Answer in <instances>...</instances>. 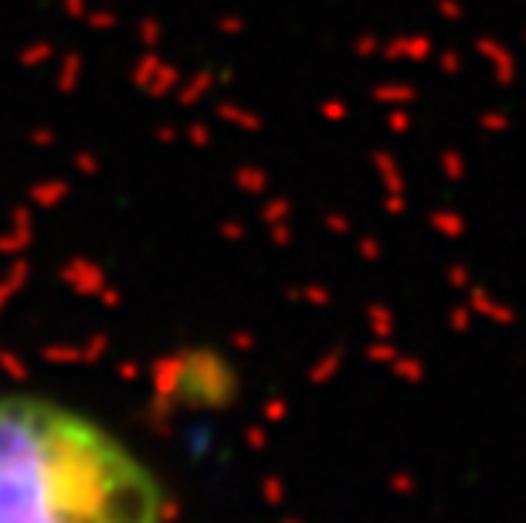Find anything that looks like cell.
I'll return each mask as SVG.
<instances>
[{
  "label": "cell",
  "instance_id": "1",
  "mask_svg": "<svg viewBox=\"0 0 526 523\" xmlns=\"http://www.w3.org/2000/svg\"><path fill=\"white\" fill-rule=\"evenodd\" d=\"M0 523H163L157 479L58 401L0 398Z\"/></svg>",
  "mask_w": 526,
  "mask_h": 523
}]
</instances>
